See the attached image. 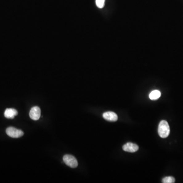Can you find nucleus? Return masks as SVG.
<instances>
[{
	"label": "nucleus",
	"instance_id": "nucleus-1",
	"mask_svg": "<svg viewBox=\"0 0 183 183\" xmlns=\"http://www.w3.org/2000/svg\"><path fill=\"white\" fill-rule=\"evenodd\" d=\"M158 134L161 138H166L170 133V127L168 122L162 120L160 122L158 126Z\"/></svg>",
	"mask_w": 183,
	"mask_h": 183
},
{
	"label": "nucleus",
	"instance_id": "nucleus-2",
	"mask_svg": "<svg viewBox=\"0 0 183 183\" xmlns=\"http://www.w3.org/2000/svg\"><path fill=\"white\" fill-rule=\"evenodd\" d=\"M6 132L7 134L12 138H19L24 134L23 131L12 127L7 128Z\"/></svg>",
	"mask_w": 183,
	"mask_h": 183
},
{
	"label": "nucleus",
	"instance_id": "nucleus-3",
	"mask_svg": "<svg viewBox=\"0 0 183 183\" xmlns=\"http://www.w3.org/2000/svg\"><path fill=\"white\" fill-rule=\"evenodd\" d=\"M63 161L67 166L71 168H76L78 166V162L76 159L71 155H65L64 156Z\"/></svg>",
	"mask_w": 183,
	"mask_h": 183
},
{
	"label": "nucleus",
	"instance_id": "nucleus-4",
	"mask_svg": "<svg viewBox=\"0 0 183 183\" xmlns=\"http://www.w3.org/2000/svg\"><path fill=\"white\" fill-rule=\"evenodd\" d=\"M31 119L37 121L39 119L41 116V109L38 106H34L30 109L29 113Z\"/></svg>",
	"mask_w": 183,
	"mask_h": 183
},
{
	"label": "nucleus",
	"instance_id": "nucleus-5",
	"mask_svg": "<svg viewBox=\"0 0 183 183\" xmlns=\"http://www.w3.org/2000/svg\"><path fill=\"white\" fill-rule=\"evenodd\" d=\"M139 148L136 144H133L131 142H128L123 147V150L125 152H134L137 151Z\"/></svg>",
	"mask_w": 183,
	"mask_h": 183
},
{
	"label": "nucleus",
	"instance_id": "nucleus-6",
	"mask_svg": "<svg viewBox=\"0 0 183 183\" xmlns=\"http://www.w3.org/2000/svg\"><path fill=\"white\" fill-rule=\"evenodd\" d=\"M103 117L105 120L111 122H116L118 120V116L114 112H105L103 114Z\"/></svg>",
	"mask_w": 183,
	"mask_h": 183
},
{
	"label": "nucleus",
	"instance_id": "nucleus-7",
	"mask_svg": "<svg viewBox=\"0 0 183 183\" xmlns=\"http://www.w3.org/2000/svg\"><path fill=\"white\" fill-rule=\"evenodd\" d=\"M18 115V111L14 108H7L4 112L5 117L9 119H13Z\"/></svg>",
	"mask_w": 183,
	"mask_h": 183
},
{
	"label": "nucleus",
	"instance_id": "nucleus-8",
	"mask_svg": "<svg viewBox=\"0 0 183 183\" xmlns=\"http://www.w3.org/2000/svg\"><path fill=\"white\" fill-rule=\"evenodd\" d=\"M161 96V92L158 90H154L150 93L149 97L152 100H155L159 99Z\"/></svg>",
	"mask_w": 183,
	"mask_h": 183
},
{
	"label": "nucleus",
	"instance_id": "nucleus-9",
	"mask_svg": "<svg viewBox=\"0 0 183 183\" xmlns=\"http://www.w3.org/2000/svg\"><path fill=\"white\" fill-rule=\"evenodd\" d=\"M175 179L173 177H166L162 179V183H175Z\"/></svg>",
	"mask_w": 183,
	"mask_h": 183
},
{
	"label": "nucleus",
	"instance_id": "nucleus-10",
	"mask_svg": "<svg viewBox=\"0 0 183 183\" xmlns=\"http://www.w3.org/2000/svg\"><path fill=\"white\" fill-rule=\"evenodd\" d=\"M96 4L99 8H102L104 6L105 0H96Z\"/></svg>",
	"mask_w": 183,
	"mask_h": 183
}]
</instances>
